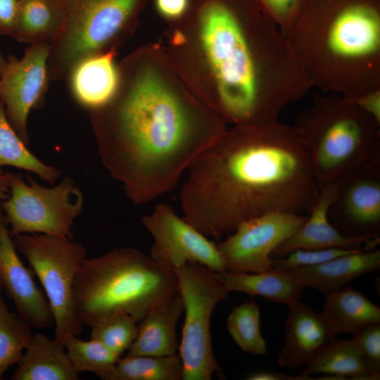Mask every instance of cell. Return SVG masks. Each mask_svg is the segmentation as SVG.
Returning <instances> with one entry per match:
<instances>
[{
    "mask_svg": "<svg viewBox=\"0 0 380 380\" xmlns=\"http://www.w3.org/2000/svg\"><path fill=\"white\" fill-rule=\"evenodd\" d=\"M186 172L183 217L215 239L264 214L308 213L319 191L296 127L278 120L224 131Z\"/></svg>",
    "mask_w": 380,
    "mask_h": 380,
    "instance_id": "cell-1",
    "label": "cell"
},
{
    "mask_svg": "<svg viewBox=\"0 0 380 380\" xmlns=\"http://www.w3.org/2000/svg\"><path fill=\"white\" fill-rule=\"evenodd\" d=\"M106 105L89 110L99 154L126 196L144 204L167 193L225 131L149 69L132 75Z\"/></svg>",
    "mask_w": 380,
    "mask_h": 380,
    "instance_id": "cell-2",
    "label": "cell"
},
{
    "mask_svg": "<svg viewBox=\"0 0 380 380\" xmlns=\"http://www.w3.org/2000/svg\"><path fill=\"white\" fill-rule=\"evenodd\" d=\"M197 18L216 107L236 125L278 120L312 88L281 32L252 0H199Z\"/></svg>",
    "mask_w": 380,
    "mask_h": 380,
    "instance_id": "cell-3",
    "label": "cell"
},
{
    "mask_svg": "<svg viewBox=\"0 0 380 380\" xmlns=\"http://www.w3.org/2000/svg\"><path fill=\"white\" fill-rule=\"evenodd\" d=\"M284 37L312 87L351 99L380 89L378 0H306Z\"/></svg>",
    "mask_w": 380,
    "mask_h": 380,
    "instance_id": "cell-4",
    "label": "cell"
},
{
    "mask_svg": "<svg viewBox=\"0 0 380 380\" xmlns=\"http://www.w3.org/2000/svg\"><path fill=\"white\" fill-rule=\"evenodd\" d=\"M177 293L174 270L132 248L85 258L76 276L73 303L83 324L129 315L139 322Z\"/></svg>",
    "mask_w": 380,
    "mask_h": 380,
    "instance_id": "cell-5",
    "label": "cell"
},
{
    "mask_svg": "<svg viewBox=\"0 0 380 380\" xmlns=\"http://www.w3.org/2000/svg\"><path fill=\"white\" fill-rule=\"evenodd\" d=\"M319 189L344 173L380 158V123L350 99L316 94L293 125Z\"/></svg>",
    "mask_w": 380,
    "mask_h": 380,
    "instance_id": "cell-6",
    "label": "cell"
},
{
    "mask_svg": "<svg viewBox=\"0 0 380 380\" xmlns=\"http://www.w3.org/2000/svg\"><path fill=\"white\" fill-rule=\"evenodd\" d=\"M64 18L51 44L48 58L50 80H66L84 58L106 52L135 18L144 0H63Z\"/></svg>",
    "mask_w": 380,
    "mask_h": 380,
    "instance_id": "cell-7",
    "label": "cell"
},
{
    "mask_svg": "<svg viewBox=\"0 0 380 380\" xmlns=\"http://www.w3.org/2000/svg\"><path fill=\"white\" fill-rule=\"evenodd\" d=\"M13 237L42 286L53 318L55 338L64 344L70 336H79L84 324L75 310L73 286L87 249L71 239L42 234Z\"/></svg>",
    "mask_w": 380,
    "mask_h": 380,
    "instance_id": "cell-8",
    "label": "cell"
},
{
    "mask_svg": "<svg viewBox=\"0 0 380 380\" xmlns=\"http://www.w3.org/2000/svg\"><path fill=\"white\" fill-rule=\"evenodd\" d=\"M174 271L184 312L178 349L183 380H210L222 373L213 353L210 320L215 306L229 291L218 272L200 263L186 262Z\"/></svg>",
    "mask_w": 380,
    "mask_h": 380,
    "instance_id": "cell-9",
    "label": "cell"
},
{
    "mask_svg": "<svg viewBox=\"0 0 380 380\" xmlns=\"http://www.w3.org/2000/svg\"><path fill=\"white\" fill-rule=\"evenodd\" d=\"M10 175L9 196L1 201L11 234H42L72 239V227L84 208V196L74 181L64 177L46 187L30 175Z\"/></svg>",
    "mask_w": 380,
    "mask_h": 380,
    "instance_id": "cell-10",
    "label": "cell"
},
{
    "mask_svg": "<svg viewBox=\"0 0 380 380\" xmlns=\"http://www.w3.org/2000/svg\"><path fill=\"white\" fill-rule=\"evenodd\" d=\"M306 218L304 214L273 212L243 222L217 243L226 272L255 273L272 268V252Z\"/></svg>",
    "mask_w": 380,
    "mask_h": 380,
    "instance_id": "cell-11",
    "label": "cell"
},
{
    "mask_svg": "<svg viewBox=\"0 0 380 380\" xmlns=\"http://www.w3.org/2000/svg\"><path fill=\"white\" fill-rule=\"evenodd\" d=\"M142 223L153 238L150 256L158 263L175 270L186 262H198L218 273L226 272L217 244L169 204L156 205Z\"/></svg>",
    "mask_w": 380,
    "mask_h": 380,
    "instance_id": "cell-12",
    "label": "cell"
},
{
    "mask_svg": "<svg viewBox=\"0 0 380 380\" xmlns=\"http://www.w3.org/2000/svg\"><path fill=\"white\" fill-rule=\"evenodd\" d=\"M334 181L336 196L328 211L332 225L347 237L380 238V158Z\"/></svg>",
    "mask_w": 380,
    "mask_h": 380,
    "instance_id": "cell-13",
    "label": "cell"
},
{
    "mask_svg": "<svg viewBox=\"0 0 380 380\" xmlns=\"http://www.w3.org/2000/svg\"><path fill=\"white\" fill-rule=\"evenodd\" d=\"M50 45H30L20 59L10 56L0 75V99L6 117L28 146L27 120L32 110L41 107L50 81L48 58Z\"/></svg>",
    "mask_w": 380,
    "mask_h": 380,
    "instance_id": "cell-14",
    "label": "cell"
},
{
    "mask_svg": "<svg viewBox=\"0 0 380 380\" xmlns=\"http://www.w3.org/2000/svg\"><path fill=\"white\" fill-rule=\"evenodd\" d=\"M0 213V284L16 309L17 315L31 328L46 329L54 324L47 298L34 280V273L21 260L16 244Z\"/></svg>",
    "mask_w": 380,
    "mask_h": 380,
    "instance_id": "cell-15",
    "label": "cell"
},
{
    "mask_svg": "<svg viewBox=\"0 0 380 380\" xmlns=\"http://www.w3.org/2000/svg\"><path fill=\"white\" fill-rule=\"evenodd\" d=\"M336 191L334 180L319 187L306 220L293 234L272 252V259L283 258L296 249L358 248L376 239L347 237L332 225L328 211L336 196Z\"/></svg>",
    "mask_w": 380,
    "mask_h": 380,
    "instance_id": "cell-16",
    "label": "cell"
},
{
    "mask_svg": "<svg viewBox=\"0 0 380 380\" xmlns=\"http://www.w3.org/2000/svg\"><path fill=\"white\" fill-rule=\"evenodd\" d=\"M283 346L277 362L295 369L306 366L335 336L321 313L298 300L288 306Z\"/></svg>",
    "mask_w": 380,
    "mask_h": 380,
    "instance_id": "cell-17",
    "label": "cell"
},
{
    "mask_svg": "<svg viewBox=\"0 0 380 380\" xmlns=\"http://www.w3.org/2000/svg\"><path fill=\"white\" fill-rule=\"evenodd\" d=\"M120 72L113 50L88 56L77 63L67 81L72 96L89 110L108 103L116 94Z\"/></svg>",
    "mask_w": 380,
    "mask_h": 380,
    "instance_id": "cell-18",
    "label": "cell"
},
{
    "mask_svg": "<svg viewBox=\"0 0 380 380\" xmlns=\"http://www.w3.org/2000/svg\"><path fill=\"white\" fill-rule=\"evenodd\" d=\"M378 239L362 248L336 258L326 262L303 267L296 271L305 287L324 294L347 286L362 275L380 269V251Z\"/></svg>",
    "mask_w": 380,
    "mask_h": 380,
    "instance_id": "cell-19",
    "label": "cell"
},
{
    "mask_svg": "<svg viewBox=\"0 0 380 380\" xmlns=\"http://www.w3.org/2000/svg\"><path fill=\"white\" fill-rule=\"evenodd\" d=\"M13 380H77L65 346L42 334L32 338L18 360Z\"/></svg>",
    "mask_w": 380,
    "mask_h": 380,
    "instance_id": "cell-20",
    "label": "cell"
},
{
    "mask_svg": "<svg viewBox=\"0 0 380 380\" xmlns=\"http://www.w3.org/2000/svg\"><path fill=\"white\" fill-rule=\"evenodd\" d=\"M231 291L259 296L270 301L289 305L300 300L305 286L294 270L272 267L265 271L219 273Z\"/></svg>",
    "mask_w": 380,
    "mask_h": 380,
    "instance_id": "cell-21",
    "label": "cell"
},
{
    "mask_svg": "<svg viewBox=\"0 0 380 380\" xmlns=\"http://www.w3.org/2000/svg\"><path fill=\"white\" fill-rule=\"evenodd\" d=\"M184 311L177 293L167 303L152 311L139 322L137 336L127 355L166 356L179 349L176 325Z\"/></svg>",
    "mask_w": 380,
    "mask_h": 380,
    "instance_id": "cell-22",
    "label": "cell"
},
{
    "mask_svg": "<svg viewBox=\"0 0 380 380\" xmlns=\"http://www.w3.org/2000/svg\"><path fill=\"white\" fill-rule=\"evenodd\" d=\"M321 315L334 336L354 334L362 327L380 322V308L361 291L348 286L328 292Z\"/></svg>",
    "mask_w": 380,
    "mask_h": 380,
    "instance_id": "cell-23",
    "label": "cell"
},
{
    "mask_svg": "<svg viewBox=\"0 0 380 380\" xmlns=\"http://www.w3.org/2000/svg\"><path fill=\"white\" fill-rule=\"evenodd\" d=\"M64 18L63 0H20L13 38L33 45L51 44Z\"/></svg>",
    "mask_w": 380,
    "mask_h": 380,
    "instance_id": "cell-24",
    "label": "cell"
},
{
    "mask_svg": "<svg viewBox=\"0 0 380 380\" xmlns=\"http://www.w3.org/2000/svg\"><path fill=\"white\" fill-rule=\"evenodd\" d=\"M322 374L341 379L375 380L353 338L331 340L298 375Z\"/></svg>",
    "mask_w": 380,
    "mask_h": 380,
    "instance_id": "cell-25",
    "label": "cell"
},
{
    "mask_svg": "<svg viewBox=\"0 0 380 380\" xmlns=\"http://www.w3.org/2000/svg\"><path fill=\"white\" fill-rule=\"evenodd\" d=\"M10 124L0 99V175L3 167L11 166L34 173L49 184H55L61 172L39 160L27 148Z\"/></svg>",
    "mask_w": 380,
    "mask_h": 380,
    "instance_id": "cell-26",
    "label": "cell"
},
{
    "mask_svg": "<svg viewBox=\"0 0 380 380\" xmlns=\"http://www.w3.org/2000/svg\"><path fill=\"white\" fill-rule=\"evenodd\" d=\"M108 380H183L182 363L177 354L126 355L119 359Z\"/></svg>",
    "mask_w": 380,
    "mask_h": 380,
    "instance_id": "cell-27",
    "label": "cell"
},
{
    "mask_svg": "<svg viewBox=\"0 0 380 380\" xmlns=\"http://www.w3.org/2000/svg\"><path fill=\"white\" fill-rule=\"evenodd\" d=\"M64 346L77 373L92 372L104 380L108 379L120 358L100 341L91 338L84 341L72 336L65 341Z\"/></svg>",
    "mask_w": 380,
    "mask_h": 380,
    "instance_id": "cell-28",
    "label": "cell"
},
{
    "mask_svg": "<svg viewBox=\"0 0 380 380\" xmlns=\"http://www.w3.org/2000/svg\"><path fill=\"white\" fill-rule=\"evenodd\" d=\"M227 327L243 351L255 355L266 354L267 346L261 331L260 310L255 301H246L234 308L227 318Z\"/></svg>",
    "mask_w": 380,
    "mask_h": 380,
    "instance_id": "cell-29",
    "label": "cell"
},
{
    "mask_svg": "<svg viewBox=\"0 0 380 380\" xmlns=\"http://www.w3.org/2000/svg\"><path fill=\"white\" fill-rule=\"evenodd\" d=\"M32 328L16 314L9 310L0 296V379L6 371L16 364L29 345Z\"/></svg>",
    "mask_w": 380,
    "mask_h": 380,
    "instance_id": "cell-30",
    "label": "cell"
},
{
    "mask_svg": "<svg viewBox=\"0 0 380 380\" xmlns=\"http://www.w3.org/2000/svg\"><path fill=\"white\" fill-rule=\"evenodd\" d=\"M137 320L129 315L108 317L91 327V338L121 355L129 350L138 333Z\"/></svg>",
    "mask_w": 380,
    "mask_h": 380,
    "instance_id": "cell-31",
    "label": "cell"
},
{
    "mask_svg": "<svg viewBox=\"0 0 380 380\" xmlns=\"http://www.w3.org/2000/svg\"><path fill=\"white\" fill-rule=\"evenodd\" d=\"M362 247L358 248H326L296 249L289 253L283 258L273 259L272 267L298 270L303 267H312L355 252Z\"/></svg>",
    "mask_w": 380,
    "mask_h": 380,
    "instance_id": "cell-32",
    "label": "cell"
},
{
    "mask_svg": "<svg viewBox=\"0 0 380 380\" xmlns=\"http://www.w3.org/2000/svg\"><path fill=\"white\" fill-rule=\"evenodd\" d=\"M265 17L284 34L299 16L306 0H255Z\"/></svg>",
    "mask_w": 380,
    "mask_h": 380,
    "instance_id": "cell-33",
    "label": "cell"
},
{
    "mask_svg": "<svg viewBox=\"0 0 380 380\" xmlns=\"http://www.w3.org/2000/svg\"><path fill=\"white\" fill-rule=\"evenodd\" d=\"M353 335L365 362L375 380L380 379V322L366 325Z\"/></svg>",
    "mask_w": 380,
    "mask_h": 380,
    "instance_id": "cell-34",
    "label": "cell"
},
{
    "mask_svg": "<svg viewBox=\"0 0 380 380\" xmlns=\"http://www.w3.org/2000/svg\"><path fill=\"white\" fill-rule=\"evenodd\" d=\"M20 0H0V34L13 37Z\"/></svg>",
    "mask_w": 380,
    "mask_h": 380,
    "instance_id": "cell-35",
    "label": "cell"
},
{
    "mask_svg": "<svg viewBox=\"0 0 380 380\" xmlns=\"http://www.w3.org/2000/svg\"><path fill=\"white\" fill-rule=\"evenodd\" d=\"M190 0H155L157 11L163 17L175 20L181 18L187 11Z\"/></svg>",
    "mask_w": 380,
    "mask_h": 380,
    "instance_id": "cell-36",
    "label": "cell"
},
{
    "mask_svg": "<svg viewBox=\"0 0 380 380\" xmlns=\"http://www.w3.org/2000/svg\"><path fill=\"white\" fill-rule=\"evenodd\" d=\"M351 100L360 108L380 123V89L369 91Z\"/></svg>",
    "mask_w": 380,
    "mask_h": 380,
    "instance_id": "cell-37",
    "label": "cell"
},
{
    "mask_svg": "<svg viewBox=\"0 0 380 380\" xmlns=\"http://www.w3.org/2000/svg\"><path fill=\"white\" fill-rule=\"evenodd\" d=\"M247 380H310L313 379L311 377H307L304 376H293L289 374H286L284 373L267 371V370H260L253 372L245 378Z\"/></svg>",
    "mask_w": 380,
    "mask_h": 380,
    "instance_id": "cell-38",
    "label": "cell"
},
{
    "mask_svg": "<svg viewBox=\"0 0 380 380\" xmlns=\"http://www.w3.org/2000/svg\"><path fill=\"white\" fill-rule=\"evenodd\" d=\"M10 175V172H5L0 175V201L5 200L9 196Z\"/></svg>",
    "mask_w": 380,
    "mask_h": 380,
    "instance_id": "cell-39",
    "label": "cell"
},
{
    "mask_svg": "<svg viewBox=\"0 0 380 380\" xmlns=\"http://www.w3.org/2000/svg\"><path fill=\"white\" fill-rule=\"evenodd\" d=\"M6 64V59H5L3 56L0 53V75L5 68Z\"/></svg>",
    "mask_w": 380,
    "mask_h": 380,
    "instance_id": "cell-40",
    "label": "cell"
},
{
    "mask_svg": "<svg viewBox=\"0 0 380 380\" xmlns=\"http://www.w3.org/2000/svg\"><path fill=\"white\" fill-rule=\"evenodd\" d=\"M1 212H2V210H1V207H0V213H1ZM1 290H2V289H1V284H0V293H1Z\"/></svg>",
    "mask_w": 380,
    "mask_h": 380,
    "instance_id": "cell-41",
    "label": "cell"
}]
</instances>
